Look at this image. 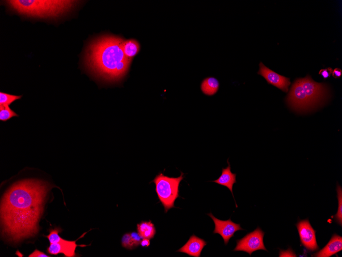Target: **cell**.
I'll use <instances>...</instances> for the list:
<instances>
[{
    "label": "cell",
    "mask_w": 342,
    "mask_h": 257,
    "mask_svg": "<svg viewBox=\"0 0 342 257\" xmlns=\"http://www.w3.org/2000/svg\"><path fill=\"white\" fill-rule=\"evenodd\" d=\"M53 188L47 182L25 179L14 184L6 192L1 203L2 235L18 243L37 235L47 196Z\"/></svg>",
    "instance_id": "6da1fadb"
},
{
    "label": "cell",
    "mask_w": 342,
    "mask_h": 257,
    "mask_svg": "<svg viewBox=\"0 0 342 257\" xmlns=\"http://www.w3.org/2000/svg\"><path fill=\"white\" fill-rule=\"evenodd\" d=\"M124 40L104 36L93 40L86 54V63L96 77L109 82H118L127 75L131 61L125 55Z\"/></svg>",
    "instance_id": "7a4b0ae2"
},
{
    "label": "cell",
    "mask_w": 342,
    "mask_h": 257,
    "mask_svg": "<svg viewBox=\"0 0 342 257\" xmlns=\"http://www.w3.org/2000/svg\"><path fill=\"white\" fill-rule=\"evenodd\" d=\"M76 1H42V0H12L7 4L17 13L29 17L56 18L74 7Z\"/></svg>",
    "instance_id": "3957f363"
},
{
    "label": "cell",
    "mask_w": 342,
    "mask_h": 257,
    "mask_svg": "<svg viewBox=\"0 0 342 257\" xmlns=\"http://www.w3.org/2000/svg\"><path fill=\"white\" fill-rule=\"evenodd\" d=\"M184 178V174L177 178L168 177L162 173L157 175L152 182L155 184L158 198L164 207L165 213L175 208V202L180 196V185Z\"/></svg>",
    "instance_id": "277c9868"
},
{
    "label": "cell",
    "mask_w": 342,
    "mask_h": 257,
    "mask_svg": "<svg viewBox=\"0 0 342 257\" xmlns=\"http://www.w3.org/2000/svg\"><path fill=\"white\" fill-rule=\"evenodd\" d=\"M264 235L265 232L258 227L243 238L237 240V245L233 251L246 252L250 255L253 252L258 250L267 251L263 241Z\"/></svg>",
    "instance_id": "5b68a950"
},
{
    "label": "cell",
    "mask_w": 342,
    "mask_h": 257,
    "mask_svg": "<svg viewBox=\"0 0 342 257\" xmlns=\"http://www.w3.org/2000/svg\"><path fill=\"white\" fill-rule=\"evenodd\" d=\"M298 80L305 91L311 107L319 103L322 100L323 101L326 93L324 83L314 82L309 76Z\"/></svg>",
    "instance_id": "8992f818"
},
{
    "label": "cell",
    "mask_w": 342,
    "mask_h": 257,
    "mask_svg": "<svg viewBox=\"0 0 342 257\" xmlns=\"http://www.w3.org/2000/svg\"><path fill=\"white\" fill-rule=\"evenodd\" d=\"M301 245L307 249L314 251L319 249L317 244L316 231L311 225L308 219L301 220L296 224Z\"/></svg>",
    "instance_id": "52a82bcc"
},
{
    "label": "cell",
    "mask_w": 342,
    "mask_h": 257,
    "mask_svg": "<svg viewBox=\"0 0 342 257\" xmlns=\"http://www.w3.org/2000/svg\"><path fill=\"white\" fill-rule=\"evenodd\" d=\"M208 215L212 218L215 224L214 234L218 233L221 235L226 245L229 243L230 240L234 237L236 231L244 230L241 227L240 224L234 223L231 219L228 220H219L215 217L211 213Z\"/></svg>",
    "instance_id": "ba28073f"
},
{
    "label": "cell",
    "mask_w": 342,
    "mask_h": 257,
    "mask_svg": "<svg viewBox=\"0 0 342 257\" xmlns=\"http://www.w3.org/2000/svg\"><path fill=\"white\" fill-rule=\"evenodd\" d=\"M263 77L269 84H271L285 92L288 91L291 83L290 79L280 75L265 66L262 62L259 64V70L257 73Z\"/></svg>",
    "instance_id": "9c48e42d"
},
{
    "label": "cell",
    "mask_w": 342,
    "mask_h": 257,
    "mask_svg": "<svg viewBox=\"0 0 342 257\" xmlns=\"http://www.w3.org/2000/svg\"><path fill=\"white\" fill-rule=\"evenodd\" d=\"M78 240L68 241L62 238L58 243L51 244L50 246L47 248V251L48 253L53 255L62 253L66 257L76 256L77 255L76 250L78 246H87L78 245L77 244Z\"/></svg>",
    "instance_id": "30bf717a"
},
{
    "label": "cell",
    "mask_w": 342,
    "mask_h": 257,
    "mask_svg": "<svg viewBox=\"0 0 342 257\" xmlns=\"http://www.w3.org/2000/svg\"><path fill=\"white\" fill-rule=\"evenodd\" d=\"M207 244V242L204 239L193 235L177 252L185 253L191 256L200 257L204 248Z\"/></svg>",
    "instance_id": "8fae6325"
},
{
    "label": "cell",
    "mask_w": 342,
    "mask_h": 257,
    "mask_svg": "<svg viewBox=\"0 0 342 257\" xmlns=\"http://www.w3.org/2000/svg\"><path fill=\"white\" fill-rule=\"evenodd\" d=\"M342 250V237L334 233L329 242L321 250L313 254L314 257H330Z\"/></svg>",
    "instance_id": "7c38bea8"
},
{
    "label": "cell",
    "mask_w": 342,
    "mask_h": 257,
    "mask_svg": "<svg viewBox=\"0 0 342 257\" xmlns=\"http://www.w3.org/2000/svg\"><path fill=\"white\" fill-rule=\"evenodd\" d=\"M228 166L227 168H223L222 169V174L221 176H220L218 179L213 181V182L227 187L232 193L233 197L234 198L233 188L234 184L237 182V174L232 173L229 159L228 160Z\"/></svg>",
    "instance_id": "4fadbf2b"
},
{
    "label": "cell",
    "mask_w": 342,
    "mask_h": 257,
    "mask_svg": "<svg viewBox=\"0 0 342 257\" xmlns=\"http://www.w3.org/2000/svg\"><path fill=\"white\" fill-rule=\"evenodd\" d=\"M220 87L218 80L214 77L204 79L201 84V89L204 95L211 97L216 94Z\"/></svg>",
    "instance_id": "5bb4252c"
},
{
    "label": "cell",
    "mask_w": 342,
    "mask_h": 257,
    "mask_svg": "<svg viewBox=\"0 0 342 257\" xmlns=\"http://www.w3.org/2000/svg\"><path fill=\"white\" fill-rule=\"evenodd\" d=\"M137 231L143 238L153 239L156 235L155 226L151 221H142L137 225Z\"/></svg>",
    "instance_id": "9a60e30c"
},
{
    "label": "cell",
    "mask_w": 342,
    "mask_h": 257,
    "mask_svg": "<svg viewBox=\"0 0 342 257\" xmlns=\"http://www.w3.org/2000/svg\"><path fill=\"white\" fill-rule=\"evenodd\" d=\"M122 48L125 56L130 60H132L139 52V43L134 39L124 40Z\"/></svg>",
    "instance_id": "2e32d148"
},
{
    "label": "cell",
    "mask_w": 342,
    "mask_h": 257,
    "mask_svg": "<svg viewBox=\"0 0 342 257\" xmlns=\"http://www.w3.org/2000/svg\"><path fill=\"white\" fill-rule=\"evenodd\" d=\"M337 196L338 199V209L337 212L335 215L334 218L335 222L340 226L342 225V189L341 187L337 184Z\"/></svg>",
    "instance_id": "e0dca14e"
},
{
    "label": "cell",
    "mask_w": 342,
    "mask_h": 257,
    "mask_svg": "<svg viewBox=\"0 0 342 257\" xmlns=\"http://www.w3.org/2000/svg\"><path fill=\"white\" fill-rule=\"evenodd\" d=\"M18 116L9 106H0V120L2 121L6 122Z\"/></svg>",
    "instance_id": "ac0fdd59"
},
{
    "label": "cell",
    "mask_w": 342,
    "mask_h": 257,
    "mask_svg": "<svg viewBox=\"0 0 342 257\" xmlns=\"http://www.w3.org/2000/svg\"><path fill=\"white\" fill-rule=\"evenodd\" d=\"M22 96H16L9 93L0 92V106H10L15 101L20 99Z\"/></svg>",
    "instance_id": "d6986e66"
},
{
    "label": "cell",
    "mask_w": 342,
    "mask_h": 257,
    "mask_svg": "<svg viewBox=\"0 0 342 257\" xmlns=\"http://www.w3.org/2000/svg\"><path fill=\"white\" fill-rule=\"evenodd\" d=\"M61 231L62 229L60 227H56L50 230V234L46 236L50 241V244L57 243L61 241L62 238L59 236V233Z\"/></svg>",
    "instance_id": "ffe728a7"
},
{
    "label": "cell",
    "mask_w": 342,
    "mask_h": 257,
    "mask_svg": "<svg viewBox=\"0 0 342 257\" xmlns=\"http://www.w3.org/2000/svg\"><path fill=\"white\" fill-rule=\"evenodd\" d=\"M121 245L128 249H133L136 247L130 235V233H127L121 238Z\"/></svg>",
    "instance_id": "44dd1931"
},
{
    "label": "cell",
    "mask_w": 342,
    "mask_h": 257,
    "mask_svg": "<svg viewBox=\"0 0 342 257\" xmlns=\"http://www.w3.org/2000/svg\"><path fill=\"white\" fill-rule=\"evenodd\" d=\"M130 235L136 247L140 245L142 238L140 236L138 232L135 231L132 232L130 233Z\"/></svg>",
    "instance_id": "7402d4cb"
},
{
    "label": "cell",
    "mask_w": 342,
    "mask_h": 257,
    "mask_svg": "<svg viewBox=\"0 0 342 257\" xmlns=\"http://www.w3.org/2000/svg\"><path fill=\"white\" fill-rule=\"evenodd\" d=\"M332 71V69L330 67H328L326 69H321L319 74L325 80L331 76Z\"/></svg>",
    "instance_id": "603a6c76"
},
{
    "label": "cell",
    "mask_w": 342,
    "mask_h": 257,
    "mask_svg": "<svg viewBox=\"0 0 342 257\" xmlns=\"http://www.w3.org/2000/svg\"><path fill=\"white\" fill-rule=\"evenodd\" d=\"M29 257H50L48 255L45 254L42 251L38 249H36L33 253H32Z\"/></svg>",
    "instance_id": "cb8c5ba5"
},
{
    "label": "cell",
    "mask_w": 342,
    "mask_h": 257,
    "mask_svg": "<svg viewBox=\"0 0 342 257\" xmlns=\"http://www.w3.org/2000/svg\"><path fill=\"white\" fill-rule=\"evenodd\" d=\"M342 74L341 70L338 68H335L332 71V75L333 78L337 79L341 77Z\"/></svg>",
    "instance_id": "d4e9b609"
},
{
    "label": "cell",
    "mask_w": 342,
    "mask_h": 257,
    "mask_svg": "<svg viewBox=\"0 0 342 257\" xmlns=\"http://www.w3.org/2000/svg\"><path fill=\"white\" fill-rule=\"evenodd\" d=\"M140 245L142 247H149L150 245V241L149 239L143 238L140 242Z\"/></svg>",
    "instance_id": "484cf974"
}]
</instances>
